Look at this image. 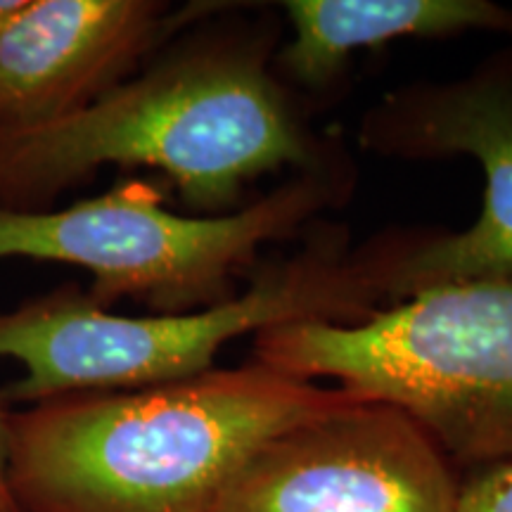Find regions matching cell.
I'll list each match as a JSON object with an SVG mask.
<instances>
[{
	"label": "cell",
	"mask_w": 512,
	"mask_h": 512,
	"mask_svg": "<svg viewBox=\"0 0 512 512\" xmlns=\"http://www.w3.org/2000/svg\"><path fill=\"white\" fill-rule=\"evenodd\" d=\"M309 150L273 86L245 57L197 53L119 83L83 110L0 136V207L43 211L105 164L164 171L197 209Z\"/></svg>",
	"instance_id": "obj_2"
},
{
	"label": "cell",
	"mask_w": 512,
	"mask_h": 512,
	"mask_svg": "<svg viewBox=\"0 0 512 512\" xmlns=\"http://www.w3.org/2000/svg\"><path fill=\"white\" fill-rule=\"evenodd\" d=\"M366 280L302 261L266 273L242 297L204 311L119 316L79 292H53L0 313V358L24 377L0 389V403H43L72 394L133 392L211 370L228 342L299 320H330L363 309Z\"/></svg>",
	"instance_id": "obj_4"
},
{
	"label": "cell",
	"mask_w": 512,
	"mask_h": 512,
	"mask_svg": "<svg viewBox=\"0 0 512 512\" xmlns=\"http://www.w3.org/2000/svg\"><path fill=\"white\" fill-rule=\"evenodd\" d=\"M8 444H10V411L0 403V512H19L8 489Z\"/></svg>",
	"instance_id": "obj_11"
},
{
	"label": "cell",
	"mask_w": 512,
	"mask_h": 512,
	"mask_svg": "<svg viewBox=\"0 0 512 512\" xmlns=\"http://www.w3.org/2000/svg\"><path fill=\"white\" fill-rule=\"evenodd\" d=\"M150 0H27L0 29V136L83 110L164 29Z\"/></svg>",
	"instance_id": "obj_7"
},
{
	"label": "cell",
	"mask_w": 512,
	"mask_h": 512,
	"mask_svg": "<svg viewBox=\"0 0 512 512\" xmlns=\"http://www.w3.org/2000/svg\"><path fill=\"white\" fill-rule=\"evenodd\" d=\"M256 356L401 408L448 458L512 465V283L432 287L361 323H285L256 335Z\"/></svg>",
	"instance_id": "obj_3"
},
{
	"label": "cell",
	"mask_w": 512,
	"mask_h": 512,
	"mask_svg": "<svg viewBox=\"0 0 512 512\" xmlns=\"http://www.w3.org/2000/svg\"><path fill=\"white\" fill-rule=\"evenodd\" d=\"M313 202L309 185H294L230 216L192 219L164 209L155 185L133 181L55 211L0 207V259L86 268L88 299L102 309L136 297L159 313H188L223 302L230 275Z\"/></svg>",
	"instance_id": "obj_5"
},
{
	"label": "cell",
	"mask_w": 512,
	"mask_h": 512,
	"mask_svg": "<svg viewBox=\"0 0 512 512\" xmlns=\"http://www.w3.org/2000/svg\"><path fill=\"white\" fill-rule=\"evenodd\" d=\"M294 41L283 62L302 81H323L358 48L399 36L463 29L512 31V15L484 0H290Z\"/></svg>",
	"instance_id": "obj_9"
},
{
	"label": "cell",
	"mask_w": 512,
	"mask_h": 512,
	"mask_svg": "<svg viewBox=\"0 0 512 512\" xmlns=\"http://www.w3.org/2000/svg\"><path fill=\"white\" fill-rule=\"evenodd\" d=\"M441 446L401 408L356 401L266 441L214 512H458Z\"/></svg>",
	"instance_id": "obj_6"
},
{
	"label": "cell",
	"mask_w": 512,
	"mask_h": 512,
	"mask_svg": "<svg viewBox=\"0 0 512 512\" xmlns=\"http://www.w3.org/2000/svg\"><path fill=\"white\" fill-rule=\"evenodd\" d=\"M24 3H27V0H0V29L8 24V19L15 15Z\"/></svg>",
	"instance_id": "obj_12"
},
{
	"label": "cell",
	"mask_w": 512,
	"mask_h": 512,
	"mask_svg": "<svg viewBox=\"0 0 512 512\" xmlns=\"http://www.w3.org/2000/svg\"><path fill=\"white\" fill-rule=\"evenodd\" d=\"M422 145L465 152L486 176L484 209L465 233L437 240L392 273V290L418 294L460 283H512V81L451 91L420 121Z\"/></svg>",
	"instance_id": "obj_8"
},
{
	"label": "cell",
	"mask_w": 512,
	"mask_h": 512,
	"mask_svg": "<svg viewBox=\"0 0 512 512\" xmlns=\"http://www.w3.org/2000/svg\"><path fill=\"white\" fill-rule=\"evenodd\" d=\"M458 512H512V465L484 467L460 484Z\"/></svg>",
	"instance_id": "obj_10"
},
{
	"label": "cell",
	"mask_w": 512,
	"mask_h": 512,
	"mask_svg": "<svg viewBox=\"0 0 512 512\" xmlns=\"http://www.w3.org/2000/svg\"><path fill=\"white\" fill-rule=\"evenodd\" d=\"M361 396L256 363L10 411L19 512H214L266 441Z\"/></svg>",
	"instance_id": "obj_1"
}]
</instances>
